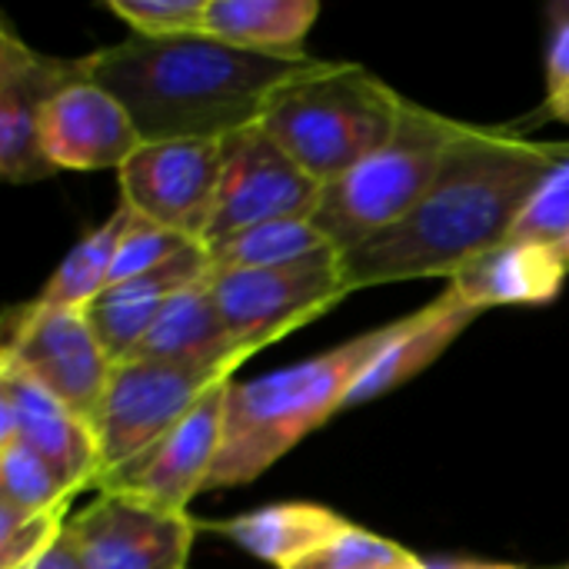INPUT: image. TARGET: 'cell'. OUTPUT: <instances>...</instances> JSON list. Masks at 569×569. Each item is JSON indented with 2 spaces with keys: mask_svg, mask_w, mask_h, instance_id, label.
<instances>
[{
  "mask_svg": "<svg viewBox=\"0 0 569 569\" xmlns=\"http://www.w3.org/2000/svg\"><path fill=\"white\" fill-rule=\"evenodd\" d=\"M320 17L317 0H207L203 33L253 53L297 57Z\"/></svg>",
  "mask_w": 569,
  "mask_h": 569,
  "instance_id": "21",
  "label": "cell"
},
{
  "mask_svg": "<svg viewBox=\"0 0 569 569\" xmlns=\"http://www.w3.org/2000/svg\"><path fill=\"white\" fill-rule=\"evenodd\" d=\"M87 77V57H53L27 47L10 20L0 23V173L7 183H37L57 173L43 153L47 103Z\"/></svg>",
  "mask_w": 569,
  "mask_h": 569,
  "instance_id": "11",
  "label": "cell"
},
{
  "mask_svg": "<svg viewBox=\"0 0 569 569\" xmlns=\"http://www.w3.org/2000/svg\"><path fill=\"white\" fill-rule=\"evenodd\" d=\"M403 103L407 97L367 67L323 60L283 87L260 123L327 187L393 137Z\"/></svg>",
  "mask_w": 569,
  "mask_h": 569,
  "instance_id": "4",
  "label": "cell"
},
{
  "mask_svg": "<svg viewBox=\"0 0 569 569\" xmlns=\"http://www.w3.org/2000/svg\"><path fill=\"white\" fill-rule=\"evenodd\" d=\"M223 180L203 243L273 220H310L323 187L263 130L247 127L223 140Z\"/></svg>",
  "mask_w": 569,
  "mask_h": 569,
  "instance_id": "10",
  "label": "cell"
},
{
  "mask_svg": "<svg viewBox=\"0 0 569 569\" xmlns=\"http://www.w3.org/2000/svg\"><path fill=\"white\" fill-rule=\"evenodd\" d=\"M560 247H563V250H567V257H569V240H567V243H560Z\"/></svg>",
  "mask_w": 569,
  "mask_h": 569,
  "instance_id": "34",
  "label": "cell"
},
{
  "mask_svg": "<svg viewBox=\"0 0 569 569\" xmlns=\"http://www.w3.org/2000/svg\"><path fill=\"white\" fill-rule=\"evenodd\" d=\"M107 10L120 17L133 37L163 40L203 33L207 0H107Z\"/></svg>",
  "mask_w": 569,
  "mask_h": 569,
  "instance_id": "27",
  "label": "cell"
},
{
  "mask_svg": "<svg viewBox=\"0 0 569 569\" xmlns=\"http://www.w3.org/2000/svg\"><path fill=\"white\" fill-rule=\"evenodd\" d=\"M463 127V120L407 100L393 137L323 187L320 207L310 217L313 227L340 253L390 230L427 197Z\"/></svg>",
  "mask_w": 569,
  "mask_h": 569,
  "instance_id": "5",
  "label": "cell"
},
{
  "mask_svg": "<svg viewBox=\"0 0 569 569\" xmlns=\"http://www.w3.org/2000/svg\"><path fill=\"white\" fill-rule=\"evenodd\" d=\"M223 160V140H143L117 170L120 203L140 220L203 243Z\"/></svg>",
  "mask_w": 569,
  "mask_h": 569,
  "instance_id": "9",
  "label": "cell"
},
{
  "mask_svg": "<svg viewBox=\"0 0 569 569\" xmlns=\"http://www.w3.org/2000/svg\"><path fill=\"white\" fill-rule=\"evenodd\" d=\"M77 493L63 477L20 440L0 443V503L20 513L67 510Z\"/></svg>",
  "mask_w": 569,
  "mask_h": 569,
  "instance_id": "24",
  "label": "cell"
},
{
  "mask_svg": "<svg viewBox=\"0 0 569 569\" xmlns=\"http://www.w3.org/2000/svg\"><path fill=\"white\" fill-rule=\"evenodd\" d=\"M430 569H530L520 567V563H490V560H433L427 563Z\"/></svg>",
  "mask_w": 569,
  "mask_h": 569,
  "instance_id": "32",
  "label": "cell"
},
{
  "mask_svg": "<svg viewBox=\"0 0 569 569\" xmlns=\"http://www.w3.org/2000/svg\"><path fill=\"white\" fill-rule=\"evenodd\" d=\"M210 293L240 360H250L257 350L333 310L350 297V287L340 250L327 247L283 267L210 273Z\"/></svg>",
  "mask_w": 569,
  "mask_h": 569,
  "instance_id": "6",
  "label": "cell"
},
{
  "mask_svg": "<svg viewBox=\"0 0 569 569\" xmlns=\"http://www.w3.org/2000/svg\"><path fill=\"white\" fill-rule=\"evenodd\" d=\"M543 117L569 123V0L550 7V40H547V103Z\"/></svg>",
  "mask_w": 569,
  "mask_h": 569,
  "instance_id": "30",
  "label": "cell"
},
{
  "mask_svg": "<svg viewBox=\"0 0 569 569\" xmlns=\"http://www.w3.org/2000/svg\"><path fill=\"white\" fill-rule=\"evenodd\" d=\"M480 317V310H473L470 303H463L450 287L427 303L423 310L393 320L390 340L373 353V360L363 367V373L357 377V383L347 393V407H360L370 400H380L383 393L403 387L407 380H413L420 370H427L473 320Z\"/></svg>",
  "mask_w": 569,
  "mask_h": 569,
  "instance_id": "18",
  "label": "cell"
},
{
  "mask_svg": "<svg viewBox=\"0 0 569 569\" xmlns=\"http://www.w3.org/2000/svg\"><path fill=\"white\" fill-rule=\"evenodd\" d=\"M390 569H430V567H427V560L413 557V560H407V563H400V567H390Z\"/></svg>",
  "mask_w": 569,
  "mask_h": 569,
  "instance_id": "33",
  "label": "cell"
},
{
  "mask_svg": "<svg viewBox=\"0 0 569 569\" xmlns=\"http://www.w3.org/2000/svg\"><path fill=\"white\" fill-rule=\"evenodd\" d=\"M390 327L360 333L330 353L300 360L277 373L230 383L223 403V447L207 490L247 487L290 453L307 433L347 407V393L390 340Z\"/></svg>",
  "mask_w": 569,
  "mask_h": 569,
  "instance_id": "3",
  "label": "cell"
},
{
  "mask_svg": "<svg viewBox=\"0 0 569 569\" xmlns=\"http://www.w3.org/2000/svg\"><path fill=\"white\" fill-rule=\"evenodd\" d=\"M23 569H87L83 567V557H80V547H77V540L70 533V523H67L63 537L47 553H40L33 563H27Z\"/></svg>",
  "mask_w": 569,
  "mask_h": 569,
  "instance_id": "31",
  "label": "cell"
},
{
  "mask_svg": "<svg viewBox=\"0 0 569 569\" xmlns=\"http://www.w3.org/2000/svg\"><path fill=\"white\" fill-rule=\"evenodd\" d=\"M569 143L467 123L427 197L390 230L343 250L350 293L420 277H453L513 237L520 213Z\"/></svg>",
  "mask_w": 569,
  "mask_h": 569,
  "instance_id": "1",
  "label": "cell"
},
{
  "mask_svg": "<svg viewBox=\"0 0 569 569\" xmlns=\"http://www.w3.org/2000/svg\"><path fill=\"white\" fill-rule=\"evenodd\" d=\"M0 363L20 370L83 423H93L117 367L83 310H47L33 300L3 313Z\"/></svg>",
  "mask_w": 569,
  "mask_h": 569,
  "instance_id": "8",
  "label": "cell"
},
{
  "mask_svg": "<svg viewBox=\"0 0 569 569\" xmlns=\"http://www.w3.org/2000/svg\"><path fill=\"white\" fill-rule=\"evenodd\" d=\"M210 257L203 243H190L183 253H177L173 260H167L163 267L133 277L127 283L107 287L87 310V323L93 327L100 347L107 350V357L113 363H123L137 353V347L143 343L147 330L153 327V320L160 317V310L167 307L170 297H177L187 287H197L203 280H210Z\"/></svg>",
  "mask_w": 569,
  "mask_h": 569,
  "instance_id": "16",
  "label": "cell"
},
{
  "mask_svg": "<svg viewBox=\"0 0 569 569\" xmlns=\"http://www.w3.org/2000/svg\"><path fill=\"white\" fill-rule=\"evenodd\" d=\"M347 527L350 523L340 513L320 503H273L220 523V533L230 537L250 557L287 569L297 560L310 557L313 550H320Z\"/></svg>",
  "mask_w": 569,
  "mask_h": 569,
  "instance_id": "20",
  "label": "cell"
},
{
  "mask_svg": "<svg viewBox=\"0 0 569 569\" xmlns=\"http://www.w3.org/2000/svg\"><path fill=\"white\" fill-rule=\"evenodd\" d=\"M210 257L213 273L230 270H263V267H283L293 260H303L310 253H320L333 247L313 220H273L257 223L247 230H237L217 243H203Z\"/></svg>",
  "mask_w": 569,
  "mask_h": 569,
  "instance_id": "23",
  "label": "cell"
},
{
  "mask_svg": "<svg viewBox=\"0 0 569 569\" xmlns=\"http://www.w3.org/2000/svg\"><path fill=\"white\" fill-rule=\"evenodd\" d=\"M40 140L57 170H120L143 143L127 107L90 73L47 103Z\"/></svg>",
  "mask_w": 569,
  "mask_h": 569,
  "instance_id": "14",
  "label": "cell"
},
{
  "mask_svg": "<svg viewBox=\"0 0 569 569\" xmlns=\"http://www.w3.org/2000/svg\"><path fill=\"white\" fill-rule=\"evenodd\" d=\"M67 510L20 513L0 503V569H23L47 553L67 530Z\"/></svg>",
  "mask_w": 569,
  "mask_h": 569,
  "instance_id": "28",
  "label": "cell"
},
{
  "mask_svg": "<svg viewBox=\"0 0 569 569\" xmlns=\"http://www.w3.org/2000/svg\"><path fill=\"white\" fill-rule=\"evenodd\" d=\"M513 237L520 240H543V243H567L569 240V157L553 167V173L540 183L530 197L527 210L520 213Z\"/></svg>",
  "mask_w": 569,
  "mask_h": 569,
  "instance_id": "29",
  "label": "cell"
},
{
  "mask_svg": "<svg viewBox=\"0 0 569 569\" xmlns=\"http://www.w3.org/2000/svg\"><path fill=\"white\" fill-rule=\"evenodd\" d=\"M220 380L233 377H203L183 367L153 363L140 357L117 363L103 403L90 423L100 453V473L93 490H103L113 477L143 460Z\"/></svg>",
  "mask_w": 569,
  "mask_h": 569,
  "instance_id": "7",
  "label": "cell"
},
{
  "mask_svg": "<svg viewBox=\"0 0 569 569\" xmlns=\"http://www.w3.org/2000/svg\"><path fill=\"white\" fill-rule=\"evenodd\" d=\"M413 557L417 553H410L407 547L350 523L343 533H337L320 550H313L310 557L297 560L287 569H390L413 560Z\"/></svg>",
  "mask_w": 569,
  "mask_h": 569,
  "instance_id": "25",
  "label": "cell"
},
{
  "mask_svg": "<svg viewBox=\"0 0 569 569\" xmlns=\"http://www.w3.org/2000/svg\"><path fill=\"white\" fill-rule=\"evenodd\" d=\"M127 223H130V210L120 203L113 217H107L100 227H93L70 247V253L60 260V267L33 297V303L47 310H87L110 287L113 257Z\"/></svg>",
  "mask_w": 569,
  "mask_h": 569,
  "instance_id": "22",
  "label": "cell"
},
{
  "mask_svg": "<svg viewBox=\"0 0 569 569\" xmlns=\"http://www.w3.org/2000/svg\"><path fill=\"white\" fill-rule=\"evenodd\" d=\"M10 440L40 453L73 493L97 487L100 453L90 423L73 417L20 370L0 363V443Z\"/></svg>",
  "mask_w": 569,
  "mask_h": 569,
  "instance_id": "15",
  "label": "cell"
},
{
  "mask_svg": "<svg viewBox=\"0 0 569 569\" xmlns=\"http://www.w3.org/2000/svg\"><path fill=\"white\" fill-rule=\"evenodd\" d=\"M133 357L183 367L203 377H233L243 363L217 310L210 280L170 297Z\"/></svg>",
  "mask_w": 569,
  "mask_h": 569,
  "instance_id": "19",
  "label": "cell"
},
{
  "mask_svg": "<svg viewBox=\"0 0 569 569\" xmlns=\"http://www.w3.org/2000/svg\"><path fill=\"white\" fill-rule=\"evenodd\" d=\"M569 277V257L560 243L510 237L470 260L450 277V290L473 310L530 307L560 297Z\"/></svg>",
  "mask_w": 569,
  "mask_h": 569,
  "instance_id": "17",
  "label": "cell"
},
{
  "mask_svg": "<svg viewBox=\"0 0 569 569\" xmlns=\"http://www.w3.org/2000/svg\"><path fill=\"white\" fill-rule=\"evenodd\" d=\"M320 63L313 53H253L207 33H130L87 53L90 80L127 107L140 140H227L257 127L273 97Z\"/></svg>",
  "mask_w": 569,
  "mask_h": 569,
  "instance_id": "2",
  "label": "cell"
},
{
  "mask_svg": "<svg viewBox=\"0 0 569 569\" xmlns=\"http://www.w3.org/2000/svg\"><path fill=\"white\" fill-rule=\"evenodd\" d=\"M70 533L87 569H187L197 523L127 493H100Z\"/></svg>",
  "mask_w": 569,
  "mask_h": 569,
  "instance_id": "12",
  "label": "cell"
},
{
  "mask_svg": "<svg viewBox=\"0 0 569 569\" xmlns=\"http://www.w3.org/2000/svg\"><path fill=\"white\" fill-rule=\"evenodd\" d=\"M563 569H569V567H563Z\"/></svg>",
  "mask_w": 569,
  "mask_h": 569,
  "instance_id": "35",
  "label": "cell"
},
{
  "mask_svg": "<svg viewBox=\"0 0 569 569\" xmlns=\"http://www.w3.org/2000/svg\"><path fill=\"white\" fill-rule=\"evenodd\" d=\"M190 243L197 240H187L167 227H157L150 220H140L133 210H130V223L123 230V240L117 247V257H113V270H110V287L117 283H127L133 277H143L157 267H163L167 260H173L177 253H183Z\"/></svg>",
  "mask_w": 569,
  "mask_h": 569,
  "instance_id": "26",
  "label": "cell"
},
{
  "mask_svg": "<svg viewBox=\"0 0 569 569\" xmlns=\"http://www.w3.org/2000/svg\"><path fill=\"white\" fill-rule=\"evenodd\" d=\"M233 380L213 383L200 403L130 470L113 477L100 493H127L167 513H187L197 493L207 490L223 447V403Z\"/></svg>",
  "mask_w": 569,
  "mask_h": 569,
  "instance_id": "13",
  "label": "cell"
}]
</instances>
